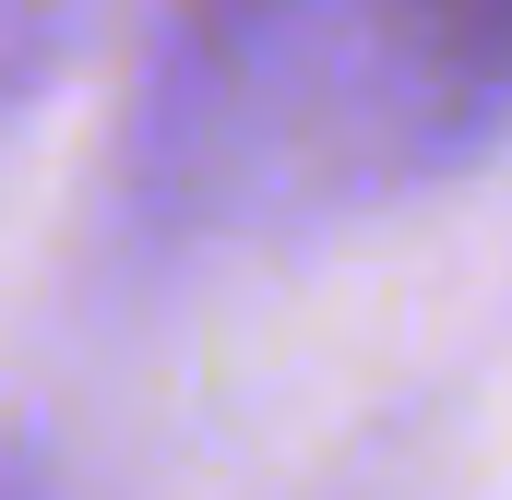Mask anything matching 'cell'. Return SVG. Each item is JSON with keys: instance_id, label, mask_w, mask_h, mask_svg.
<instances>
[{"instance_id": "obj_1", "label": "cell", "mask_w": 512, "mask_h": 500, "mask_svg": "<svg viewBox=\"0 0 512 500\" xmlns=\"http://www.w3.org/2000/svg\"><path fill=\"white\" fill-rule=\"evenodd\" d=\"M512 131V0H167L131 84V191L167 227H322Z\"/></svg>"}]
</instances>
